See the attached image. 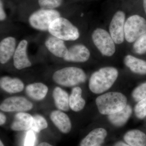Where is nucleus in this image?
<instances>
[{
    "label": "nucleus",
    "mask_w": 146,
    "mask_h": 146,
    "mask_svg": "<svg viewBox=\"0 0 146 146\" xmlns=\"http://www.w3.org/2000/svg\"><path fill=\"white\" fill-rule=\"evenodd\" d=\"M37 146H53L51 145L48 143H46V142H42L39 144Z\"/></svg>",
    "instance_id": "obj_33"
},
{
    "label": "nucleus",
    "mask_w": 146,
    "mask_h": 146,
    "mask_svg": "<svg viewBox=\"0 0 146 146\" xmlns=\"http://www.w3.org/2000/svg\"><path fill=\"white\" fill-rule=\"evenodd\" d=\"M16 40L12 36H8L0 43V62L4 64L8 62L13 56L16 50Z\"/></svg>",
    "instance_id": "obj_12"
},
{
    "label": "nucleus",
    "mask_w": 146,
    "mask_h": 146,
    "mask_svg": "<svg viewBox=\"0 0 146 146\" xmlns=\"http://www.w3.org/2000/svg\"><path fill=\"white\" fill-rule=\"evenodd\" d=\"M36 136L33 130H29L27 132L25 138V146H34Z\"/></svg>",
    "instance_id": "obj_29"
},
{
    "label": "nucleus",
    "mask_w": 146,
    "mask_h": 146,
    "mask_svg": "<svg viewBox=\"0 0 146 146\" xmlns=\"http://www.w3.org/2000/svg\"><path fill=\"white\" fill-rule=\"evenodd\" d=\"M46 85L41 82L31 84L27 86L26 92L32 99L40 101L44 99L48 92Z\"/></svg>",
    "instance_id": "obj_20"
},
{
    "label": "nucleus",
    "mask_w": 146,
    "mask_h": 146,
    "mask_svg": "<svg viewBox=\"0 0 146 146\" xmlns=\"http://www.w3.org/2000/svg\"><path fill=\"white\" fill-rule=\"evenodd\" d=\"M6 120V117L5 115L3 113H0V125H3L5 123Z\"/></svg>",
    "instance_id": "obj_31"
},
{
    "label": "nucleus",
    "mask_w": 146,
    "mask_h": 146,
    "mask_svg": "<svg viewBox=\"0 0 146 146\" xmlns=\"http://www.w3.org/2000/svg\"><path fill=\"white\" fill-rule=\"evenodd\" d=\"M119 76L117 68L103 67L94 72L89 79V86L91 92L100 94L111 88Z\"/></svg>",
    "instance_id": "obj_1"
},
{
    "label": "nucleus",
    "mask_w": 146,
    "mask_h": 146,
    "mask_svg": "<svg viewBox=\"0 0 146 146\" xmlns=\"http://www.w3.org/2000/svg\"><path fill=\"white\" fill-rule=\"evenodd\" d=\"M55 105L58 109L63 111H68L70 109L69 98L68 93L59 87H56L53 91Z\"/></svg>",
    "instance_id": "obj_21"
},
{
    "label": "nucleus",
    "mask_w": 146,
    "mask_h": 146,
    "mask_svg": "<svg viewBox=\"0 0 146 146\" xmlns=\"http://www.w3.org/2000/svg\"><path fill=\"white\" fill-rule=\"evenodd\" d=\"M132 96L136 102H138L146 98V82L141 84L133 90Z\"/></svg>",
    "instance_id": "obj_26"
},
{
    "label": "nucleus",
    "mask_w": 146,
    "mask_h": 146,
    "mask_svg": "<svg viewBox=\"0 0 146 146\" xmlns=\"http://www.w3.org/2000/svg\"><path fill=\"white\" fill-rule=\"evenodd\" d=\"M82 90L80 87H74L72 89L69 98V103L71 109L74 112L81 111L85 106L86 102L82 97Z\"/></svg>",
    "instance_id": "obj_23"
},
{
    "label": "nucleus",
    "mask_w": 146,
    "mask_h": 146,
    "mask_svg": "<svg viewBox=\"0 0 146 146\" xmlns=\"http://www.w3.org/2000/svg\"><path fill=\"white\" fill-rule=\"evenodd\" d=\"M143 6L145 13L146 14V0H143Z\"/></svg>",
    "instance_id": "obj_34"
},
{
    "label": "nucleus",
    "mask_w": 146,
    "mask_h": 146,
    "mask_svg": "<svg viewBox=\"0 0 146 146\" xmlns=\"http://www.w3.org/2000/svg\"><path fill=\"white\" fill-rule=\"evenodd\" d=\"M124 140L131 146H146V135L141 131L133 129L125 134Z\"/></svg>",
    "instance_id": "obj_22"
},
{
    "label": "nucleus",
    "mask_w": 146,
    "mask_h": 146,
    "mask_svg": "<svg viewBox=\"0 0 146 146\" xmlns=\"http://www.w3.org/2000/svg\"><path fill=\"white\" fill-rule=\"evenodd\" d=\"M91 53L89 49L82 44L72 46L68 49L66 56L63 58L68 62L84 63L89 60Z\"/></svg>",
    "instance_id": "obj_10"
},
{
    "label": "nucleus",
    "mask_w": 146,
    "mask_h": 146,
    "mask_svg": "<svg viewBox=\"0 0 146 146\" xmlns=\"http://www.w3.org/2000/svg\"><path fill=\"white\" fill-rule=\"evenodd\" d=\"M33 121L31 129L33 131L39 133L41 131L48 127V123L44 117L39 115L33 116Z\"/></svg>",
    "instance_id": "obj_24"
},
{
    "label": "nucleus",
    "mask_w": 146,
    "mask_h": 146,
    "mask_svg": "<svg viewBox=\"0 0 146 146\" xmlns=\"http://www.w3.org/2000/svg\"></svg>",
    "instance_id": "obj_36"
},
{
    "label": "nucleus",
    "mask_w": 146,
    "mask_h": 146,
    "mask_svg": "<svg viewBox=\"0 0 146 146\" xmlns=\"http://www.w3.org/2000/svg\"><path fill=\"white\" fill-rule=\"evenodd\" d=\"M60 17V13L57 10L41 8L32 13L29 17V22L33 28L47 31L52 22Z\"/></svg>",
    "instance_id": "obj_6"
},
{
    "label": "nucleus",
    "mask_w": 146,
    "mask_h": 146,
    "mask_svg": "<svg viewBox=\"0 0 146 146\" xmlns=\"http://www.w3.org/2000/svg\"><path fill=\"white\" fill-rule=\"evenodd\" d=\"M107 136L105 129L98 128L91 131L80 143V146H100L104 142Z\"/></svg>",
    "instance_id": "obj_15"
},
{
    "label": "nucleus",
    "mask_w": 146,
    "mask_h": 146,
    "mask_svg": "<svg viewBox=\"0 0 146 146\" xmlns=\"http://www.w3.org/2000/svg\"><path fill=\"white\" fill-rule=\"evenodd\" d=\"M91 38L95 46L102 55L110 57L115 54L116 44L106 30L101 28L95 29L91 35Z\"/></svg>",
    "instance_id": "obj_5"
},
{
    "label": "nucleus",
    "mask_w": 146,
    "mask_h": 146,
    "mask_svg": "<svg viewBox=\"0 0 146 146\" xmlns=\"http://www.w3.org/2000/svg\"><path fill=\"white\" fill-rule=\"evenodd\" d=\"M132 48L136 54L143 55L146 53V33L133 42Z\"/></svg>",
    "instance_id": "obj_25"
},
{
    "label": "nucleus",
    "mask_w": 146,
    "mask_h": 146,
    "mask_svg": "<svg viewBox=\"0 0 146 146\" xmlns=\"http://www.w3.org/2000/svg\"><path fill=\"white\" fill-rule=\"evenodd\" d=\"M47 49L55 56L64 58L67 55L68 49L63 40L55 36H49L45 41Z\"/></svg>",
    "instance_id": "obj_13"
},
{
    "label": "nucleus",
    "mask_w": 146,
    "mask_h": 146,
    "mask_svg": "<svg viewBox=\"0 0 146 146\" xmlns=\"http://www.w3.org/2000/svg\"><path fill=\"white\" fill-rule=\"evenodd\" d=\"M27 41L23 39L20 42L16 48L13 56V60L14 67L18 70H23L31 66L27 53Z\"/></svg>",
    "instance_id": "obj_11"
},
{
    "label": "nucleus",
    "mask_w": 146,
    "mask_h": 146,
    "mask_svg": "<svg viewBox=\"0 0 146 146\" xmlns=\"http://www.w3.org/2000/svg\"><path fill=\"white\" fill-rule=\"evenodd\" d=\"M124 63L132 72L141 75L146 74V61L127 54L124 58Z\"/></svg>",
    "instance_id": "obj_18"
},
{
    "label": "nucleus",
    "mask_w": 146,
    "mask_h": 146,
    "mask_svg": "<svg viewBox=\"0 0 146 146\" xmlns=\"http://www.w3.org/2000/svg\"><path fill=\"white\" fill-rule=\"evenodd\" d=\"M135 115L138 119H143L146 116V98L138 102L134 108Z\"/></svg>",
    "instance_id": "obj_28"
},
{
    "label": "nucleus",
    "mask_w": 146,
    "mask_h": 146,
    "mask_svg": "<svg viewBox=\"0 0 146 146\" xmlns=\"http://www.w3.org/2000/svg\"><path fill=\"white\" fill-rule=\"evenodd\" d=\"M6 18V14L4 9L3 3L2 0L0 1V20L3 21L5 20Z\"/></svg>",
    "instance_id": "obj_30"
},
{
    "label": "nucleus",
    "mask_w": 146,
    "mask_h": 146,
    "mask_svg": "<svg viewBox=\"0 0 146 146\" xmlns=\"http://www.w3.org/2000/svg\"><path fill=\"white\" fill-rule=\"evenodd\" d=\"M63 0H38V4L41 8L54 9L59 7Z\"/></svg>",
    "instance_id": "obj_27"
},
{
    "label": "nucleus",
    "mask_w": 146,
    "mask_h": 146,
    "mask_svg": "<svg viewBox=\"0 0 146 146\" xmlns=\"http://www.w3.org/2000/svg\"><path fill=\"white\" fill-rule=\"evenodd\" d=\"M48 31L52 36L63 41H75L80 35L77 27L68 19L61 17L52 22Z\"/></svg>",
    "instance_id": "obj_4"
},
{
    "label": "nucleus",
    "mask_w": 146,
    "mask_h": 146,
    "mask_svg": "<svg viewBox=\"0 0 146 146\" xmlns=\"http://www.w3.org/2000/svg\"><path fill=\"white\" fill-rule=\"evenodd\" d=\"M50 118L54 125L62 133H68L72 129V123L68 115L60 110L52 111Z\"/></svg>",
    "instance_id": "obj_14"
},
{
    "label": "nucleus",
    "mask_w": 146,
    "mask_h": 146,
    "mask_svg": "<svg viewBox=\"0 0 146 146\" xmlns=\"http://www.w3.org/2000/svg\"><path fill=\"white\" fill-rule=\"evenodd\" d=\"M131 108L127 105L124 108L117 112L108 115V118L110 123L117 127H122L127 122L132 114Z\"/></svg>",
    "instance_id": "obj_19"
},
{
    "label": "nucleus",
    "mask_w": 146,
    "mask_h": 146,
    "mask_svg": "<svg viewBox=\"0 0 146 146\" xmlns=\"http://www.w3.org/2000/svg\"><path fill=\"white\" fill-rule=\"evenodd\" d=\"M146 33V20L140 15H131L126 19L125 25V38L129 43H133Z\"/></svg>",
    "instance_id": "obj_7"
},
{
    "label": "nucleus",
    "mask_w": 146,
    "mask_h": 146,
    "mask_svg": "<svg viewBox=\"0 0 146 146\" xmlns=\"http://www.w3.org/2000/svg\"><path fill=\"white\" fill-rule=\"evenodd\" d=\"M0 146H4V145L1 141H0Z\"/></svg>",
    "instance_id": "obj_35"
},
{
    "label": "nucleus",
    "mask_w": 146,
    "mask_h": 146,
    "mask_svg": "<svg viewBox=\"0 0 146 146\" xmlns=\"http://www.w3.org/2000/svg\"><path fill=\"white\" fill-rule=\"evenodd\" d=\"M114 146H131L129 145H128L124 143V142H122V141H119L117 142L116 144H115Z\"/></svg>",
    "instance_id": "obj_32"
},
{
    "label": "nucleus",
    "mask_w": 146,
    "mask_h": 146,
    "mask_svg": "<svg viewBox=\"0 0 146 146\" xmlns=\"http://www.w3.org/2000/svg\"><path fill=\"white\" fill-rule=\"evenodd\" d=\"M1 88L7 93L16 94L23 91L24 84L23 81L17 78L8 76L2 77L0 79Z\"/></svg>",
    "instance_id": "obj_17"
},
{
    "label": "nucleus",
    "mask_w": 146,
    "mask_h": 146,
    "mask_svg": "<svg viewBox=\"0 0 146 146\" xmlns=\"http://www.w3.org/2000/svg\"><path fill=\"white\" fill-rule=\"evenodd\" d=\"M96 102L100 113L108 115L123 109L127 105V98L119 92H110L98 97Z\"/></svg>",
    "instance_id": "obj_2"
},
{
    "label": "nucleus",
    "mask_w": 146,
    "mask_h": 146,
    "mask_svg": "<svg viewBox=\"0 0 146 146\" xmlns=\"http://www.w3.org/2000/svg\"><path fill=\"white\" fill-rule=\"evenodd\" d=\"M125 13L121 10L117 11L113 15L110 23L109 32L116 44H122L125 38Z\"/></svg>",
    "instance_id": "obj_8"
},
{
    "label": "nucleus",
    "mask_w": 146,
    "mask_h": 146,
    "mask_svg": "<svg viewBox=\"0 0 146 146\" xmlns=\"http://www.w3.org/2000/svg\"><path fill=\"white\" fill-rule=\"evenodd\" d=\"M86 73L82 69L75 67L62 68L53 75L54 81L65 87H72L84 83L86 80Z\"/></svg>",
    "instance_id": "obj_3"
},
{
    "label": "nucleus",
    "mask_w": 146,
    "mask_h": 146,
    "mask_svg": "<svg viewBox=\"0 0 146 146\" xmlns=\"http://www.w3.org/2000/svg\"><path fill=\"white\" fill-rule=\"evenodd\" d=\"M33 104L23 97L13 96L5 99L1 104L0 109L5 112H25L32 109Z\"/></svg>",
    "instance_id": "obj_9"
},
{
    "label": "nucleus",
    "mask_w": 146,
    "mask_h": 146,
    "mask_svg": "<svg viewBox=\"0 0 146 146\" xmlns=\"http://www.w3.org/2000/svg\"><path fill=\"white\" fill-rule=\"evenodd\" d=\"M33 117L28 113L19 112L15 115L11 128L15 131H22L31 129Z\"/></svg>",
    "instance_id": "obj_16"
}]
</instances>
